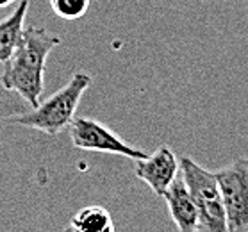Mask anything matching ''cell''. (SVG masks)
Wrapping results in <instances>:
<instances>
[{"mask_svg":"<svg viewBox=\"0 0 248 232\" xmlns=\"http://www.w3.org/2000/svg\"><path fill=\"white\" fill-rule=\"evenodd\" d=\"M29 6H31L29 0H18L13 13L0 20V62L2 64L13 56V52L16 50L18 43L22 40Z\"/></svg>","mask_w":248,"mask_h":232,"instance_id":"ba28073f","label":"cell"},{"mask_svg":"<svg viewBox=\"0 0 248 232\" xmlns=\"http://www.w3.org/2000/svg\"><path fill=\"white\" fill-rule=\"evenodd\" d=\"M27 109H31V106L23 100L22 96L15 91H9L7 88H4V84L0 82V124L13 120L18 114L25 113Z\"/></svg>","mask_w":248,"mask_h":232,"instance_id":"30bf717a","label":"cell"},{"mask_svg":"<svg viewBox=\"0 0 248 232\" xmlns=\"http://www.w3.org/2000/svg\"><path fill=\"white\" fill-rule=\"evenodd\" d=\"M91 0H50L54 15L66 22H75L82 18L90 9Z\"/></svg>","mask_w":248,"mask_h":232,"instance_id":"8fae6325","label":"cell"},{"mask_svg":"<svg viewBox=\"0 0 248 232\" xmlns=\"http://www.w3.org/2000/svg\"><path fill=\"white\" fill-rule=\"evenodd\" d=\"M62 232H114V220L106 207L88 205L72 216Z\"/></svg>","mask_w":248,"mask_h":232,"instance_id":"9c48e42d","label":"cell"},{"mask_svg":"<svg viewBox=\"0 0 248 232\" xmlns=\"http://www.w3.org/2000/svg\"><path fill=\"white\" fill-rule=\"evenodd\" d=\"M61 45V38L45 27L29 25L16 50L4 62L0 82L36 108L45 90V66L50 52Z\"/></svg>","mask_w":248,"mask_h":232,"instance_id":"6da1fadb","label":"cell"},{"mask_svg":"<svg viewBox=\"0 0 248 232\" xmlns=\"http://www.w3.org/2000/svg\"><path fill=\"white\" fill-rule=\"evenodd\" d=\"M181 175L197 204V232H229L223 197L215 171L200 166L193 157L184 155L181 157Z\"/></svg>","mask_w":248,"mask_h":232,"instance_id":"3957f363","label":"cell"},{"mask_svg":"<svg viewBox=\"0 0 248 232\" xmlns=\"http://www.w3.org/2000/svg\"><path fill=\"white\" fill-rule=\"evenodd\" d=\"M91 86V75L86 72H75L72 79L57 90L45 102H40L36 108L27 109L18 114L11 122L29 129L45 132L46 136H59L74 122L77 108L82 95Z\"/></svg>","mask_w":248,"mask_h":232,"instance_id":"7a4b0ae2","label":"cell"},{"mask_svg":"<svg viewBox=\"0 0 248 232\" xmlns=\"http://www.w3.org/2000/svg\"><path fill=\"white\" fill-rule=\"evenodd\" d=\"M15 2H18V0H0V9L11 6V4H15Z\"/></svg>","mask_w":248,"mask_h":232,"instance_id":"7c38bea8","label":"cell"},{"mask_svg":"<svg viewBox=\"0 0 248 232\" xmlns=\"http://www.w3.org/2000/svg\"><path fill=\"white\" fill-rule=\"evenodd\" d=\"M163 198L166 200L168 213L179 232H197L198 227V211L195 198H193L189 187L182 179V175L175 177V181L164 191Z\"/></svg>","mask_w":248,"mask_h":232,"instance_id":"52a82bcc","label":"cell"},{"mask_svg":"<svg viewBox=\"0 0 248 232\" xmlns=\"http://www.w3.org/2000/svg\"><path fill=\"white\" fill-rule=\"evenodd\" d=\"M70 139L75 148L86 152L116 154L134 161L148 155L143 148L130 147L109 127L91 118H74V122L70 124Z\"/></svg>","mask_w":248,"mask_h":232,"instance_id":"5b68a950","label":"cell"},{"mask_svg":"<svg viewBox=\"0 0 248 232\" xmlns=\"http://www.w3.org/2000/svg\"><path fill=\"white\" fill-rule=\"evenodd\" d=\"M134 173L138 179L148 184L157 197H163L175 177L181 173V159L177 157L173 148L163 145L154 154L136 161Z\"/></svg>","mask_w":248,"mask_h":232,"instance_id":"8992f818","label":"cell"},{"mask_svg":"<svg viewBox=\"0 0 248 232\" xmlns=\"http://www.w3.org/2000/svg\"><path fill=\"white\" fill-rule=\"evenodd\" d=\"M227 213L229 232H248V157L215 171Z\"/></svg>","mask_w":248,"mask_h":232,"instance_id":"277c9868","label":"cell"}]
</instances>
